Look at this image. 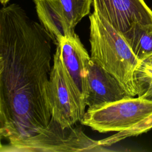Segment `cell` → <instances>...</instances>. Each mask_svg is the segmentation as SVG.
Instances as JSON below:
<instances>
[{"label":"cell","instance_id":"obj_6","mask_svg":"<svg viewBox=\"0 0 152 152\" xmlns=\"http://www.w3.org/2000/svg\"><path fill=\"white\" fill-rule=\"evenodd\" d=\"M94 12L124 33L134 23L152 24V10L144 0H93Z\"/></svg>","mask_w":152,"mask_h":152},{"label":"cell","instance_id":"obj_12","mask_svg":"<svg viewBox=\"0 0 152 152\" xmlns=\"http://www.w3.org/2000/svg\"><path fill=\"white\" fill-rule=\"evenodd\" d=\"M93 0H60L66 17L75 28L77 24L89 14Z\"/></svg>","mask_w":152,"mask_h":152},{"label":"cell","instance_id":"obj_1","mask_svg":"<svg viewBox=\"0 0 152 152\" xmlns=\"http://www.w3.org/2000/svg\"><path fill=\"white\" fill-rule=\"evenodd\" d=\"M52 39L18 4L0 10V137L15 141L46 128Z\"/></svg>","mask_w":152,"mask_h":152},{"label":"cell","instance_id":"obj_13","mask_svg":"<svg viewBox=\"0 0 152 152\" xmlns=\"http://www.w3.org/2000/svg\"><path fill=\"white\" fill-rule=\"evenodd\" d=\"M152 129V113L149 115L143 120L138 122L132 128L113 135L106 139L99 141L100 144L104 147H108L118 141L126 138L137 136L143 133H145Z\"/></svg>","mask_w":152,"mask_h":152},{"label":"cell","instance_id":"obj_8","mask_svg":"<svg viewBox=\"0 0 152 152\" xmlns=\"http://www.w3.org/2000/svg\"><path fill=\"white\" fill-rule=\"evenodd\" d=\"M88 94L86 100L88 108L131 97L119 82L91 59L88 69Z\"/></svg>","mask_w":152,"mask_h":152},{"label":"cell","instance_id":"obj_10","mask_svg":"<svg viewBox=\"0 0 152 152\" xmlns=\"http://www.w3.org/2000/svg\"><path fill=\"white\" fill-rule=\"evenodd\" d=\"M123 34L139 60L152 56V24L134 23Z\"/></svg>","mask_w":152,"mask_h":152},{"label":"cell","instance_id":"obj_11","mask_svg":"<svg viewBox=\"0 0 152 152\" xmlns=\"http://www.w3.org/2000/svg\"><path fill=\"white\" fill-rule=\"evenodd\" d=\"M137 96L152 100V56L141 61L135 71Z\"/></svg>","mask_w":152,"mask_h":152},{"label":"cell","instance_id":"obj_3","mask_svg":"<svg viewBox=\"0 0 152 152\" xmlns=\"http://www.w3.org/2000/svg\"><path fill=\"white\" fill-rule=\"evenodd\" d=\"M1 152L103 151L99 141L87 135L79 126L62 128L50 119L48 127L40 132L24 139L1 145Z\"/></svg>","mask_w":152,"mask_h":152},{"label":"cell","instance_id":"obj_7","mask_svg":"<svg viewBox=\"0 0 152 152\" xmlns=\"http://www.w3.org/2000/svg\"><path fill=\"white\" fill-rule=\"evenodd\" d=\"M56 48L78 95L86 106V100L88 94V69L91 56L76 33L62 39Z\"/></svg>","mask_w":152,"mask_h":152},{"label":"cell","instance_id":"obj_2","mask_svg":"<svg viewBox=\"0 0 152 152\" xmlns=\"http://www.w3.org/2000/svg\"><path fill=\"white\" fill-rule=\"evenodd\" d=\"M91 59L112 75L126 93L137 96L134 73L141 61L122 33L93 11L89 17Z\"/></svg>","mask_w":152,"mask_h":152},{"label":"cell","instance_id":"obj_4","mask_svg":"<svg viewBox=\"0 0 152 152\" xmlns=\"http://www.w3.org/2000/svg\"><path fill=\"white\" fill-rule=\"evenodd\" d=\"M152 113V100L140 97L88 108L80 122L101 133L127 130Z\"/></svg>","mask_w":152,"mask_h":152},{"label":"cell","instance_id":"obj_5","mask_svg":"<svg viewBox=\"0 0 152 152\" xmlns=\"http://www.w3.org/2000/svg\"><path fill=\"white\" fill-rule=\"evenodd\" d=\"M53 61L48 84L51 119L65 129L81 121L86 105L78 95L57 48Z\"/></svg>","mask_w":152,"mask_h":152},{"label":"cell","instance_id":"obj_9","mask_svg":"<svg viewBox=\"0 0 152 152\" xmlns=\"http://www.w3.org/2000/svg\"><path fill=\"white\" fill-rule=\"evenodd\" d=\"M40 24L57 46L61 40L75 34L60 0H32Z\"/></svg>","mask_w":152,"mask_h":152},{"label":"cell","instance_id":"obj_14","mask_svg":"<svg viewBox=\"0 0 152 152\" xmlns=\"http://www.w3.org/2000/svg\"><path fill=\"white\" fill-rule=\"evenodd\" d=\"M10 0H0V2L1 3L2 5H6L7 4V3L10 1Z\"/></svg>","mask_w":152,"mask_h":152}]
</instances>
